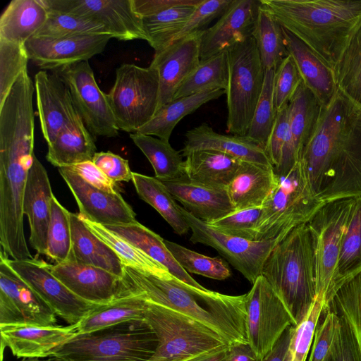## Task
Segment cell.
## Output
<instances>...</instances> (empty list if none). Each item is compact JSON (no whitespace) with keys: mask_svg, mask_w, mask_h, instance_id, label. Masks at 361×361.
<instances>
[{"mask_svg":"<svg viewBox=\"0 0 361 361\" xmlns=\"http://www.w3.org/2000/svg\"><path fill=\"white\" fill-rule=\"evenodd\" d=\"M325 202L313 192L300 161L279 182L262 205L255 240L281 241L307 224Z\"/></svg>","mask_w":361,"mask_h":361,"instance_id":"8992f818","label":"cell"},{"mask_svg":"<svg viewBox=\"0 0 361 361\" xmlns=\"http://www.w3.org/2000/svg\"><path fill=\"white\" fill-rule=\"evenodd\" d=\"M121 295L136 294L185 314L211 329L228 344L248 343L245 294L228 295L199 289L175 277L167 280L124 266Z\"/></svg>","mask_w":361,"mask_h":361,"instance_id":"7a4b0ae2","label":"cell"},{"mask_svg":"<svg viewBox=\"0 0 361 361\" xmlns=\"http://www.w3.org/2000/svg\"><path fill=\"white\" fill-rule=\"evenodd\" d=\"M163 183L185 210L205 223L234 211L226 188L206 187L190 181L187 177Z\"/></svg>","mask_w":361,"mask_h":361,"instance_id":"83f0119b","label":"cell"},{"mask_svg":"<svg viewBox=\"0 0 361 361\" xmlns=\"http://www.w3.org/2000/svg\"><path fill=\"white\" fill-rule=\"evenodd\" d=\"M279 24L333 68L361 26V0H261Z\"/></svg>","mask_w":361,"mask_h":361,"instance_id":"3957f363","label":"cell"},{"mask_svg":"<svg viewBox=\"0 0 361 361\" xmlns=\"http://www.w3.org/2000/svg\"><path fill=\"white\" fill-rule=\"evenodd\" d=\"M25 45L0 39V105H1L20 75L27 69Z\"/></svg>","mask_w":361,"mask_h":361,"instance_id":"f5cc1de1","label":"cell"},{"mask_svg":"<svg viewBox=\"0 0 361 361\" xmlns=\"http://www.w3.org/2000/svg\"><path fill=\"white\" fill-rule=\"evenodd\" d=\"M226 94L221 89L208 90L190 96L173 99L157 110L152 118L135 133L154 135L169 141L171 133L178 122L203 104Z\"/></svg>","mask_w":361,"mask_h":361,"instance_id":"d590c367","label":"cell"},{"mask_svg":"<svg viewBox=\"0 0 361 361\" xmlns=\"http://www.w3.org/2000/svg\"><path fill=\"white\" fill-rule=\"evenodd\" d=\"M49 9L44 0H13L0 17V39L25 45L46 22Z\"/></svg>","mask_w":361,"mask_h":361,"instance_id":"4dcf8cb0","label":"cell"},{"mask_svg":"<svg viewBox=\"0 0 361 361\" xmlns=\"http://www.w3.org/2000/svg\"><path fill=\"white\" fill-rule=\"evenodd\" d=\"M226 51L227 132L245 136L262 92L265 69L252 36L233 44Z\"/></svg>","mask_w":361,"mask_h":361,"instance_id":"52a82bcc","label":"cell"},{"mask_svg":"<svg viewBox=\"0 0 361 361\" xmlns=\"http://www.w3.org/2000/svg\"><path fill=\"white\" fill-rule=\"evenodd\" d=\"M112 37L89 35L59 39L32 37L25 44L29 58L43 71L57 69L88 61L102 53Z\"/></svg>","mask_w":361,"mask_h":361,"instance_id":"e0dca14e","label":"cell"},{"mask_svg":"<svg viewBox=\"0 0 361 361\" xmlns=\"http://www.w3.org/2000/svg\"><path fill=\"white\" fill-rule=\"evenodd\" d=\"M53 195L47 172L35 155L25 190L23 211L30 227V243L39 254H47Z\"/></svg>","mask_w":361,"mask_h":361,"instance_id":"cb8c5ba5","label":"cell"},{"mask_svg":"<svg viewBox=\"0 0 361 361\" xmlns=\"http://www.w3.org/2000/svg\"><path fill=\"white\" fill-rule=\"evenodd\" d=\"M298 325L317 298L313 240L307 224L290 231L273 249L262 270Z\"/></svg>","mask_w":361,"mask_h":361,"instance_id":"277c9868","label":"cell"},{"mask_svg":"<svg viewBox=\"0 0 361 361\" xmlns=\"http://www.w3.org/2000/svg\"><path fill=\"white\" fill-rule=\"evenodd\" d=\"M279 182L271 165L241 161L226 187L234 211L262 207Z\"/></svg>","mask_w":361,"mask_h":361,"instance_id":"4316f807","label":"cell"},{"mask_svg":"<svg viewBox=\"0 0 361 361\" xmlns=\"http://www.w3.org/2000/svg\"><path fill=\"white\" fill-rule=\"evenodd\" d=\"M80 217L98 238L117 254L124 266L130 267L163 279L170 280L174 278L164 266L105 226L80 216Z\"/></svg>","mask_w":361,"mask_h":361,"instance_id":"60d3db41","label":"cell"},{"mask_svg":"<svg viewBox=\"0 0 361 361\" xmlns=\"http://www.w3.org/2000/svg\"><path fill=\"white\" fill-rule=\"evenodd\" d=\"M130 137L152 164L156 178L165 182L186 177L183 156L169 141L135 133Z\"/></svg>","mask_w":361,"mask_h":361,"instance_id":"f35d334b","label":"cell"},{"mask_svg":"<svg viewBox=\"0 0 361 361\" xmlns=\"http://www.w3.org/2000/svg\"><path fill=\"white\" fill-rule=\"evenodd\" d=\"M262 207L233 211L208 224L227 235L249 240H255L256 228L262 213Z\"/></svg>","mask_w":361,"mask_h":361,"instance_id":"db71d44e","label":"cell"},{"mask_svg":"<svg viewBox=\"0 0 361 361\" xmlns=\"http://www.w3.org/2000/svg\"><path fill=\"white\" fill-rule=\"evenodd\" d=\"M261 6V0H234L215 24L202 31L200 62L252 37Z\"/></svg>","mask_w":361,"mask_h":361,"instance_id":"44dd1931","label":"cell"},{"mask_svg":"<svg viewBox=\"0 0 361 361\" xmlns=\"http://www.w3.org/2000/svg\"><path fill=\"white\" fill-rule=\"evenodd\" d=\"M164 243L188 273L215 280H224L231 275L228 264L222 258L200 254L168 240H164Z\"/></svg>","mask_w":361,"mask_h":361,"instance_id":"f907efd6","label":"cell"},{"mask_svg":"<svg viewBox=\"0 0 361 361\" xmlns=\"http://www.w3.org/2000/svg\"><path fill=\"white\" fill-rule=\"evenodd\" d=\"M149 301L140 295L125 294L95 305L77 324L78 334L90 333L132 320L145 319Z\"/></svg>","mask_w":361,"mask_h":361,"instance_id":"d6a6232c","label":"cell"},{"mask_svg":"<svg viewBox=\"0 0 361 361\" xmlns=\"http://www.w3.org/2000/svg\"><path fill=\"white\" fill-rule=\"evenodd\" d=\"M299 161L313 192L324 202L361 197V105L338 88L322 106Z\"/></svg>","mask_w":361,"mask_h":361,"instance_id":"6da1fadb","label":"cell"},{"mask_svg":"<svg viewBox=\"0 0 361 361\" xmlns=\"http://www.w3.org/2000/svg\"><path fill=\"white\" fill-rule=\"evenodd\" d=\"M339 319L329 305H324L318 320L308 361H331V349Z\"/></svg>","mask_w":361,"mask_h":361,"instance_id":"11a10c76","label":"cell"},{"mask_svg":"<svg viewBox=\"0 0 361 361\" xmlns=\"http://www.w3.org/2000/svg\"><path fill=\"white\" fill-rule=\"evenodd\" d=\"M180 210L192 231L190 240L215 250L250 283L261 276L269 255L279 240H249L227 235L195 218L183 207Z\"/></svg>","mask_w":361,"mask_h":361,"instance_id":"7c38bea8","label":"cell"},{"mask_svg":"<svg viewBox=\"0 0 361 361\" xmlns=\"http://www.w3.org/2000/svg\"><path fill=\"white\" fill-rule=\"evenodd\" d=\"M185 137L183 157L194 151L208 149L225 153L242 161L271 165L264 149L246 136L221 134L205 123L188 130Z\"/></svg>","mask_w":361,"mask_h":361,"instance_id":"484cf974","label":"cell"},{"mask_svg":"<svg viewBox=\"0 0 361 361\" xmlns=\"http://www.w3.org/2000/svg\"><path fill=\"white\" fill-rule=\"evenodd\" d=\"M35 89L42 133L49 145L81 116L68 86L56 73L43 70L37 72Z\"/></svg>","mask_w":361,"mask_h":361,"instance_id":"d6986e66","label":"cell"},{"mask_svg":"<svg viewBox=\"0 0 361 361\" xmlns=\"http://www.w3.org/2000/svg\"><path fill=\"white\" fill-rule=\"evenodd\" d=\"M0 257L49 305L56 316L69 325L79 323L97 305L88 302L72 293L51 271V264L35 258L8 259L1 250Z\"/></svg>","mask_w":361,"mask_h":361,"instance_id":"5bb4252c","label":"cell"},{"mask_svg":"<svg viewBox=\"0 0 361 361\" xmlns=\"http://www.w3.org/2000/svg\"><path fill=\"white\" fill-rule=\"evenodd\" d=\"M334 70L338 88L361 105V26L351 37Z\"/></svg>","mask_w":361,"mask_h":361,"instance_id":"bcb514c9","label":"cell"},{"mask_svg":"<svg viewBox=\"0 0 361 361\" xmlns=\"http://www.w3.org/2000/svg\"><path fill=\"white\" fill-rule=\"evenodd\" d=\"M202 1L188 0L183 4L142 18L147 42L155 51L163 49L175 39Z\"/></svg>","mask_w":361,"mask_h":361,"instance_id":"ab89813d","label":"cell"},{"mask_svg":"<svg viewBox=\"0 0 361 361\" xmlns=\"http://www.w3.org/2000/svg\"><path fill=\"white\" fill-rule=\"evenodd\" d=\"M187 178L213 188H226L242 161L214 150H197L185 156Z\"/></svg>","mask_w":361,"mask_h":361,"instance_id":"1f68e13d","label":"cell"},{"mask_svg":"<svg viewBox=\"0 0 361 361\" xmlns=\"http://www.w3.org/2000/svg\"><path fill=\"white\" fill-rule=\"evenodd\" d=\"M63 167L78 174L87 183L99 190L111 193L121 192L116 183L109 178L92 161Z\"/></svg>","mask_w":361,"mask_h":361,"instance_id":"91938a15","label":"cell"},{"mask_svg":"<svg viewBox=\"0 0 361 361\" xmlns=\"http://www.w3.org/2000/svg\"><path fill=\"white\" fill-rule=\"evenodd\" d=\"M301 82L295 63L288 55L275 70L273 94L276 112L288 104Z\"/></svg>","mask_w":361,"mask_h":361,"instance_id":"9f6ffc18","label":"cell"},{"mask_svg":"<svg viewBox=\"0 0 361 361\" xmlns=\"http://www.w3.org/2000/svg\"><path fill=\"white\" fill-rule=\"evenodd\" d=\"M46 255L56 264L72 261L70 212L60 204L54 195L51 203Z\"/></svg>","mask_w":361,"mask_h":361,"instance_id":"c3c4849f","label":"cell"},{"mask_svg":"<svg viewBox=\"0 0 361 361\" xmlns=\"http://www.w3.org/2000/svg\"><path fill=\"white\" fill-rule=\"evenodd\" d=\"M228 345L188 358L182 361H226Z\"/></svg>","mask_w":361,"mask_h":361,"instance_id":"03108f58","label":"cell"},{"mask_svg":"<svg viewBox=\"0 0 361 361\" xmlns=\"http://www.w3.org/2000/svg\"><path fill=\"white\" fill-rule=\"evenodd\" d=\"M329 306L346 325L361 361V271L341 286Z\"/></svg>","mask_w":361,"mask_h":361,"instance_id":"7bdbcfd3","label":"cell"},{"mask_svg":"<svg viewBox=\"0 0 361 361\" xmlns=\"http://www.w3.org/2000/svg\"><path fill=\"white\" fill-rule=\"evenodd\" d=\"M202 33L200 31L172 41L155 51L150 65L159 75L157 110L173 100L178 87L200 65Z\"/></svg>","mask_w":361,"mask_h":361,"instance_id":"ac0fdd59","label":"cell"},{"mask_svg":"<svg viewBox=\"0 0 361 361\" xmlns=\"http://www.w3.org/2000/svg\"><path fill=\"white\" fill-rule=\"evenodd\" d=\"M96 145L82 118L63 129L48 145L47 161L57 168L92 161Z\"/></svg>","mask_w":361,"mask_h":361,"instance_id":"836d02e7","label":"cell"},{"mask_svg":"<svg viewBox=\"0 0 361 361\" xmlns=\"http://www.w3.org/2000/svg\"><path fill=\"white\" fill-rule=\"evenodd\" d=\"M104 226L164 266L182 283L199 289H205L178 264L164 243V240L138 221L126 225Z\"/></svg>","mask_w":361,"mask_h":361,"instance_id":"f546056e","label":"cell"},{"mask_svg":"<svg viewBox=\"0 0 361 361\" xmlns=\"http://www.w3.org/2000/svg\"><path fill=\"white\" fill-rule=\"evenodd\" d=\"M286 45L303 84L320 105H326L338 90L333 67L306 44L283 27Z\"/></svg>","mask_w":361,"mask_h":361,"instance_id":"d4e9b609","label":"cell"},{"mask_svg":"<svg viewBox=\"0 0 361 361\" xmlns=\"http://www.w3.org/2000/svg\"><path fill=\"white\" fill-rule=\"evenodd\" d=\"M51 271L75 295L92 304H106L121 295L122 279L104 269L66 262L51 265Z\"/></svg>","mask_w":361,"mask_h":361,"instance_id":"603a6c76","label":"cell"},{"mask_svg":"<svg viewBox=\"0 0 361 361\" xmlns=\"http://www.w3.org/2000/svg\"><path fill=\"white\" fill-rule=\"evenodd\" d=\"M132 180L139 197L154 208L177 234L188 232L190 226L180 206L162 181L136 172H133Z\"/></svg>","mask_w":361,"mask_h":361,"instance_id":"8d00e7d4","label":"cell"},{"mask_svg":"<svg viewBox=\"0 0 361 361\" xmlns=\"http://www.w3.org/2000/svg\"><path fill=\"white\" fill-rule=\"evenodd\" d=\"M322 106L302 81L288 104L289 129L300 159L302 149L314 131Z\"/></svg>","mask_w":361,"mask_h":361,"instance_id":"74e56055","label":"cell"},{"mask_svg":"<svg viewBox=\"0 0 361 361\" xmlns=\"http://www.w3.org/2000/svg\"><path fill=\"white\" fill-rule=\"evenodd\" d=\"M187 1L188 0H132V4L135 13L140 18H144Z\"/></svg>","mask_w":361,"mask_h":361,"instance_id":"6125c7cd","label":"cell"},{"mask_svg":"<svg viewBox=\"0 0 361 361\" xmlns=\"http://www.w3.org/2000/svg\"><path fill=\"white\" fill-rule=\"evenodd\" d=\"M324 305H327L324 300L317 297L301 322L293 325L292 336L283 361H305Z\"/></svg>","mask_w":361,"mask_h":361,"instance_id":"816d5d0a","label":"cell"},{"mask_svg":"<svg viewBox=\"0 0 361 361\" xmlns=\"http://www.w3.org/2000/svg\"><path fill=\"white\" fill-rule=\"evenodd\" d=\"M158 344L145 319L77 334L52 356L63 361H149Z\"/></svg>","mask_w":361,"mask_h":361,"instance_id":"5b68a950","label":"cell"},{"mask_svg":"<svg viewBox=\"0 0 361 361\" xmlns=\"http://www.w3.org/2000/svg\"><path fill=\"white\" fill-rule=\"evenodd\" d=\"M226 361H257V358L248 343H234L228 346Z\"/></svg>","mask_w":361,"mask_h":361,"instance_id":"e7e4bbea","label":"cell"},{"mask_svg":"<svg viewBox=\"0 0 361 361\" xmlns=\"http://www.w3.org/2000/svg\"><path fill=\"white\" fill-rule=\"evenodd\" d=\"M159 95V75L152 66L143 68L132 63L121 65L107 94L118 128L136 133L156 114Z\"/></svg>","mask_w":361,"mask_h":361,"instance_id":"9c48e42d","label":"cell"},{"mask_svg":"<svg viewBox=\"0 0 361 361\" xmlns=\"http://www.w3.org/2000/svg\"><path fill=\"white\" fill-rule=\"evenodd\" d=\"M72 261L104 269L123 277L124 265L117 254L84 223L79 214L70 212Z\"/></svg>","mask_w":361,"mask_h":361,"instance_id":"f1b7e54d","label":"cell"},{"mask_svg":"<svg viewBox=\"0 0 361 361\" xmlns=\"http://www.w3.org/2000/svg\"><path fill=\"white\" fill-rule=\"evenodd\" d=\"M20 361H63L58 357L51 356V357L48 359H43V358H22Z\"/></svg>","mask_w":361,"mask_h":361,"instance_id":"003e7915","label":"cell"},{"mask_svg":"<svg viewBox=\"0 0 361 361\" xmlns=\"http://www.w3.org/2000/svg\"><path fill=\"white\" fill-rule=\"evenodd\" d=\"M1 350L7 347L18 358L52 356L78 334L77 324L61 326H0Z\"/></svg>","mask_w":361,"mask_h":361,"instance_id":"7402d4cb","label":"cell"},{"mask_svg":"<svg viewBox=\"0 0 361 361\" xmlns=\"http://www.w3.org/2000/svg\"><path fill=\"white\" fill-rule=\"evenodd\" d=\"M227 83V56L224 50L200 62L198 67L178 87L173 100L208 90L221 89L226 91Z\"/></svg>","mask_w":361,"mask_h":361,"instance_id":"f6af8a7d","label":"cell"},{"mask_svg":"<svg viewBox=\"0 0 361 361\" xmlns=\"http://www.w3.org/2000/svg\"><path fill=\"white\" fill-rule=\"evenodd\" d=\"M275 70H265L262 94L254 111L246 137L264 149L277 114L274 102Z\"/></svg>","mask_w":361,"mask_h":361,"instance_id":"681fc988","label":"cell"},{"mask_svg":"<svg viewBox=\"0 0 361 361\" xmlns=\"http://www.w3.org/2000/svg\"><path fill=\"white\" fill-rule=\"evenodd\" d=\"M245 329L248 343L257 361L271 350L290 325V316L268 281L261 275L245 298Z\"/></svg>","mask_w":361,"mask_h":361,"instance_id":"8fae6325","label":"cell"},{"mask_svg":"<svg viewBox=\"0 0 361 361\" xmlns=\"http://www.w3.org/2000/svg\"><path fill=\"white\" fill-rule=\"evenodd\" d=\"M68 86L74 104L92 134L116 137L119 129L107 94L99 87L88 61L52 71Z\"/></svg>","mask_w":361,"mask_h":361,"instance_id":"4fadbf2b","label":"cell"},{"mask_svg":"<svg viewBox=\"0 0 361 361\" xmlns=\"http://www.w3.org/2000/svg\"><path fill=\"white\" fill-rule=\"evenodd\" d=\"M339 322L334 337L331 361H360L350 332L345 323Z\"/></svg>","mask_w":361,"mask_h":361,"instance_id":"94428289","label":"cell"},{"mask_svg":"<svg viewBox=\"0 0 361 361\" xmlns=\"http://www.w3.org/2000/svg\"><path fill=\"white\" fill-rule=\"evenodd\" d=\"M361 271V197L355 199L343 237L326 304L347 281Z\"/></svg>","mask_w":361,"mask_h":361,"instance_id":"e575fe53","label":"cell"},{"mask_svg":"<svg viewBox=\"0 0 361 361\" xmlns=\"http://www.w3.org/2000/svg\"><path fill=\"white\" fill-rule=\"evenodd\" d=\"M93 163L115 183L130 181L133 178L128 161L111 152H96Z\"/></svg>","mask_w":361,"mask_h":361,"instance_id":"680465c9","label":"cell"},{"mask_svg":"<svg viewBox=\"0 0 361 361\" xmlns=\"http://www.w3.org/2000/svg\"><path fill=\"white\" fill-rule=\"evenodd\" d=\"M78 204L80 216L102 226L137 222L136 214L120 193H111L87 183L65 167L58 168Z\"/></svg>","mask_w":361,"mask_h":361,"instance_id":"ffe728a7","label":"cell"},{"mask_svg":"<svg viewBox=\"0 0 361 361\" xmlns=\"http://www.w3.org/2000/svg\"><path fill=\"white\" fill-rule=\"evenodd\" d=\"M293 333V325L289 326L276 342L271 350L261 361H283Z\"/></svg>","mask_w":361,"mask_h":361,"instance_id":"be15d7a7","label":"cell"},{"mask_svg":"<svg viewBox=\"0 0 361 361\" xmlns=\"http://www.w3.org/2000/svg\"><path fill=\"white\" fill-rule=\"evenodd\" d=\"M355 199L325 202L307 223L314 250L317 297L325 302Z\"/></svg>","mask_w":361,"mask_h":361,"instance_id":"30bf717a","label":"cell"},{"mask_svg":"<svg viewBox=\"0 0 361 361\" xmlns=\"http://www.w3.org/2000/svg\"><path fill=\"white\" fill-rule=\"evenodd\" d=\"M264 151L275 173L279 176L286 175L298 161L289 129L288 105L277 112Z\"/></svg>","mask_w":361,"mask_h":361,"instance_id":"ee69618b","label":"cell"},{"mask_svg":"<svg viewBox=\"0 0 361 361\" xmlns=\"http://www.w3.org/2000/svg\"><path fill=\"white\" fill-rule=\"evenodd\" d=\"M49 10L93 20L118 40L147 41L142 20L134 11L132 0H44Z\"/></svg>","mask_w":361,"mask_h":361,"instance_id":"2e32d148","label":"cell"},{"mask_svg":"<svg viewBox=\"0 0 361 361\" xmlns=\"http://www.w3.org/2000/svg\"><path fill=\"white\" fill-rule=\"evenodd\" d=\"M233 1L234 0H202L173 41L206 30L205 27L212 21L224 14Z\"/></svg>","mask_w":361,"mask_h":361,"instance_id":"6f0895ef","label":"cell"},{"mask_svg":"<svg viewBox=\"0 0 361 361\" xmlns=\"http://www.w3.org/2000/svg\"><path fill=\"white\" fill-rule=\"evenodd\" d=\"M252 36L255 40L265 70H276L289 55L283 27L262 6L259 11Z\"/></svg>","mask_w":361,"mask_h":361,"instance_id":"b9f144b4","label":"cell"},{"mask_svg":"<svg viewBox=\"0 0 361 361\" xmlns=\"http://www.w3.org/2000/svg\"><path fill=\"white\" fill-rule=\"evenodd\" d=\"M144 319L158 341L149 361H182L228 345L221 336L192 317L149 301Z\"/></svg>","mask_w":361,"mask_h":361,"instance_id":"ba28073f","label":"cell"},{"mask_svg":"<svg viewBox=\"0 0 361 361\" xmlns=\"http://www.w3.org/2000/svg\"><path fill=\"white\" fill-rule=\"evenodd\" d=\"M89 35H109L99 23L72 13L49 10L47 19L34 37L59 39Z\"/></svg>","mask_w":361,"mask_h":361,"instance_id":"7dc6e473","label":"cell"},{"mask_svg":"<svg viewBox=\"0 0 361 361\" xmlns=\"http://www.w3.org/2000/svg\"><path fill=\"white\" fill-rule=\"evenodd\" d=\"M56 323L54 310L0 257V326Z\"/></svg>","mask_w":361,"mask_h":361,"instance_id":"9a60e30c","label":"cell"}]
</instances>
